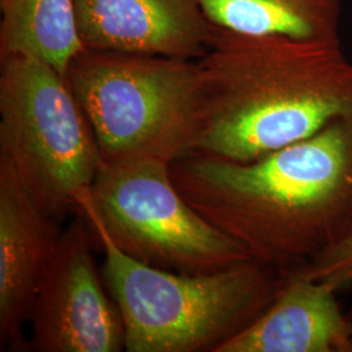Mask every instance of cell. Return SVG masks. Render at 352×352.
Segmentation results:
<instances>
[{
  "label": "cell",
  "mask_w": 352,
  "mask_h": 352,
  "mask_svg": "<svg viewBox=\"0 0 352 352\" xmlns=\"http://www.w3.org/2000/svg\"><path fill=\"white\" fill-rule=\"evenodd\" d=\"M0 155L58 222L78 213L102 161L93 129L64 76L38 59H0Z\"/></svg>",
  "instance_id": "5"
},
{
  "label": "cell",
  "mask_w": 352,
  "mask_h": 352,
  "mask_svg": "<svg viewBox=\"0 0 352 352\" xmlns=\"http://www.w3.org/2000/svg\"><path fill=\"white\" fill-rule=\"evenodd\" d=\"M75 12L89 50L199 60L212 33L200 0H75Z\"/></svg>",
  "instance_id": "8"
},
{
  "label": "cell",
  "mask_w": 352,
  "mask_h": 352,
  "mask_svg": "<svg viewBox=\"0 0 352 352\" xmlns=\"http://www.w3.org/2000/svg\"><path fill=\"white\" fill-rule=\"evenodd\" d=\"M171 177L206 221L287 277L352 234V116L251 162L192 151Z\"/></svg>",
  "instance_id": "1"
},
{
  "label": "cell",
  "mask_w": 352,
  "mask_h": 352,
  "mask_svg": "<svg viewBox=\"0 0 352 352\" xmlns=\"http://www.w3.org/2000/svg\"><path fill=\"white\" fill-rule=\"evenodd\" d=\"M58 221L26 192L0 155V346L20 347L38 289L59 244Z\"/></svg>",
  "instance_id": "9"
},
{
  "label": "cell",
  "mask_w": 352,
  "mask_h": 352,
  "mask_svg": "<svg viewBox=\"0 0 352 352\" xmlns=\"http://www.w3.org/2000/svg\"><path fill=\"white\" fill-rule=\"evenodd\" d=\"M324 282L291 274L269 308L215 352H352V318Z\"/></svg>",
  "instance_id": "10"
},
{
  "label": "cell",
  "mask_w": 352,
  "mask_h": 352,
  "mask_svg": "<svg viewBox=\"0 0 352 352\" xmlns=\"http://www.w3.org/2000/svg\"><path fill=\"white\" fill-rule=\"evenodd\" d=\"M84 50L75 0H0V59L30 56L65 77Z\"/></svg>",
  "instance_id": "11"
},
{
  "label": "cell",
  "mask_w": 352,
  "mask_h": 352,
  "mask_svg": "<svg viewBox=\"0 0 352 352\" xmlns=\"http://www.w3.org/2000/svg\"><path fill=\"white\" fill-rule=\"evenodd\" d=\"M294 274L324 282L337 291L351 289L352 234Z\"/></svg>",
  "instance_id": "13"
},
{
  "label": "cell",
  "mask_w": 352,
  "mask_h": 352,
  "mask_svg": "<svg viewBox=\"0 0 352 352\" xmlns=\"http://www.w3.org/2000/svg\"><path fill=\"white\" fill-rule=\"evenodd\" d=\"M213 26L252 36L340 39L342 0H200Z\"/></svg>",
  "instance_id": "12"
},
{
  "label": "cell",
  "mask_w": 352,
  "mask_h": 352,
  "mask_svg": "<svg viewBox=\"0 0 352 352\" xmlns=\"http://www.w3.org/2000/svg\"><path fill=\"white\" fill-rule=\"evenodd\" d=\"M88 221L81 213L63 231L38 289L30 315V350L119 352L126 350L122 312L102 282Z\"/></svg>",
  "instance_id": "7"
},
{
  "label": "cell",
  "mask_w": 352,
  "mask_h": 352,
  "mask_svg": "<svg viewBox=\"0 0 352 352\" xmlns=\"http://www.w3.org/2000/svg\"><path fill=\"white\" fill-rule=\"evenodd\" d=\"M78 212L104 253L128 352H215L264 314L286 278L253 258L204 274L153 267L118 248L87 205Z\"/></svg>",
  "instance_id": "3"
},
{
  "label": "cell",
  "mask_w": 352,
  "mask_h": 352,
  "mask_svg": "<svg viewBox=\"0 0 352 352\" xmlns=\"http://www.w3.org/2000/svg\"><path fill=\"white\" fill-rule=\"evenodd\" d=\"M197 62L201 103L192 151L251 162L352 116V60L340 39L212 25Z\"/></svg>",
  "instance_id": "2"
},
{
  "label": "cell",
  "mask_w": 352,
  "mask_h": 352,
  "mask_svg": "<svg viewBox=\"0 0 352 352\" xmlns=\"http://www.w3.org/2000/svg\"><path fill=\"white\" fill-rule=\"evenodd\" d=\"M65 80L102 164L148 158L173 164L193 151L201 103L197 60L87 49Z\"/></svg>",
  "instance_id": "4"
},
{
  "label": "cell",
  "mask_w": 352,
  "mask_h": 352,
  "mask_svg": "<svg viewBox=\"0 0 352 352\" xmlns=\"http://www.w3.org/2000/svg\"><path fill=\"white\" fill-rule=\"evenodd\" d=\"M80 204L118 248L153 267L204 274L252 258L189 205L173 182L171 164L162 160L102 164Z\"/></svg>",
  "instance_id": "6"
}]
</instances>
